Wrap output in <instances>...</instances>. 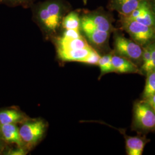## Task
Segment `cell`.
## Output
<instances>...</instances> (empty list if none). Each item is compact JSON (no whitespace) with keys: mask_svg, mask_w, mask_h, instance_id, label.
<instances>
[{"mask_svg":"<svg viewBox=\"0 0 155 155\" xmlns=\"http://www.w3.org/2000/svg\"><path fill=\"white\" fill-rule=\"evenodd\" d=\"M31 8L34 21L45 33L52 35L61 27L63 18L72 7L67 0H44L35 2Z\"/></svg>","mask_w":155,"mask_h":155,"instance_id":"cell-1","label":"cell"},{"mask_svg":"<svg viewBox=\"0 0 155 155\" xmlns=\"http://www.w3.org/2000/svg\"><path fill=\"white\" fill-rule=\"evenodd\" d=\"M133 111L134 130L140 132L155 131V111L147 100L136 101Z\"/></svg>","mask_w":155,"mask_h":155,"instance_id":"cell-2","label":"cell"},{"mask_svg":"<svg viewBox=\"0 0 155 155\" xmlns=\"http://www.w3.org/2000/svg\"><path fill=\"white\" fill-rule=\"evenodd\" d=\"M122 28L126 31L133 41L142 47L155 40V29L150 28L137 22L121 17Z\"/></svg>","mask_w":155,"mask_h":155,"instance_id":"cell-3","label":"cell"},{"mask_svg":"<svg viewBox=\"0 0 155 155\" xmlns=\"http://www.w3.org/2000/svg\"><path fill=\"white\" fill-rule=\"evenodd\" d=\"M93 28L111 33L113 27L109 15L103 10L84 12L81 15V30Z\"/></svg>","mask_w":155,"mask_h":155,"instance_id":"cell-4","label":"cell"},{"mask_svg":"<svg viewBox=\"0 0 155 155\" xmlns=\"http://www.w3.org/2000/svg\"><path fill=\"white\" fill-rule=\"evenodd\" d=\"M46 125L41 120L25 121L19 128V133L23 145L31 148L42 138L45 130Z\"/></svg>","mask_w":155,"mask_h":155,"instance_id":"cell-5","label":"cell"},{"mask_svg":"<svg viewBox=\"0 0 155 155\" xmlns=\"http://www.w3.org/2000/svg\"><path fill=\"white\" fill-rule=\"evenodd\" d=\"M114 44L117 55L126 58L131 61H141L143 47L133 40L127 39L121 35L116 34Z\"/></svg>","mask_w":155,"mask_h":155,"instance_id":"cell-6","label":"cell"},{"mask_svg":"<svg viewBox=\"0 0 155 155\" xmlns=\"http://www.w3.org/2000/svg\"><path fill=\"white\" fill-rule=\"evenodd\" d=\"M146 0H109L108 8L117 12L121 17H127Z\"/></svg>","mask_w":155,"mask_h":155,"instance_id":"cell-7","label":"cell"},{"mask_svg":"<svg viewBox=\"0 0 155 155\" xmlns=\"http://www.w3.org/2000/svg\"><path fill=\"white\" fill-rule=\"evenodd\" d=\"M122 134L125 140V148L127 155H142L144 147L147 143L150 141L145 136H130L126 133Z\"/></svg>","mask_w":155,"mask_h":155,"instance_id":"cell-8","label":"cell"},{"mask_svg":"<svg viewBox=\"0 0 155 155\" xmlns=\"http://www.w3.org/2000/svg\"><path fill=\"white\" fill-rule=\"evenodd\" d=\"M111 62L114 72L117 73H140L141 71L133 61L121 56L112 55Z\"/></svg>","mask_w":155,"mask_h":155,"instance_id":"cell-9","label":"cell"},{"mask_svg":"<svg viewBox=\"0 0 155 155\" xmlns=\"http://www.w3.org/2000/svg\"><path fill=\"white\" fill-rule=\"evenodd\" d=\"M0 135L6 143L15 144L21 147L24 146L16 124L0 125Z\"/></svg>","mask_w":155,"mask_h":155,"instance_id":"cell-10","label":"cell"},{"mask_svg":"<svg viewBox=\"0 0 155 155\" xmlns=\"http://www.w3.org/2000/svg\"><path fill=\"white\" fill-rule=\"evenodd\" d=\"M57 51H68L85 48L90 47L83 36L76 39H64L61 37L56 39Z\"/></svg>","mask_w":155,"mask_h":155,"instance_id":"cell-11","label":"cell"},{"mask_svg":"<svg viewBox=\"0 0 155 155\" xmlns=\"http://www.w3.org/2000/svg\"><path fill=\"white\" fill-rule=\"evenodd\" d=\"M94 49L91 47L78 50L57 51L59 57L64 61L82 62L93 52Z\"/></svg>","mask_w":155,"mask_h":155,"instance_id":"cell-12","label":"cell"},{"mask_svg":"<svg viewBox=\"0 0 155 155\" xmlns=\"http://www.w3.org/2000/svg\"><path fill=\"white\" fill-rule=\"evenodd\" d=\"M25 116L22 112L15 108L0 110V125L22 123L25 121Z\"/></svg>","mask_w":155,"mask_h":155,"instance_id":"cell-13","label":"cell"},{"mask_svg":"<svg viewBox=\"0 0 155 155\" xmlns=\"http://www.w3.org/2000/svg\"><path fill=\"white\" fill-rule=\"evenodd\" d=\"M81 30L84 33L89 41L97 47L103 46L105 45L109 40L110 34L109 32L101 31L93 28H87Z\"/></svg>","mask_w":155,"mask_h":155,"instance_id":"cell-14","label":"cell"},{"mask_svg":"<svg viewBox=\"0 0 155 155\" xmlns=\"http://www.w3.org/2000/svg\"><path fill=\"white\" fill-rule=\"evenodd\" d=\"M61 27L64 29L81 30V12L79 11L69 12L63 18Z\"/></svg>","mask_w":155,"mask_h":155,"instance_id":"cell-15","label":"cell"},{"mask_svg":"<svg viewBox=\"0 0 155 155\" xmlns=\"http://www.w3.org/2000/svg\"><path fill=\"white\" fill-rule=\"evenodd\" d=\"M147 78L142 97L143 100H148L155 93V69L146 73Z\"/></svg>","mask_w":155,"mask_h":155,"instance_id":"cell-16","label":"cell"},{"mask_svg":"<svg viewBox=\"0 0 155 155\" xmlns=\"http://www.w3.org/2000/svg\"><path fill=\"white\" fill-rule=\"evenodd\" d=\"M134 20L150 28L155 29V13L150 5L140 16L134 19Z\"/></svg>","mask_w":155,"mask_h":155,"instance_id":"cell-17","label":"cell"},{"mask_svg":"<svg viewBox=\"0 0 155 155\" xmlns=\"http://www.w3.org/2000/svg\"><path fill=\"white\" fill-rule=\"evenodd\" d=\"M111 54L101 56L98 65L101 70V75H102L108 72H114L111 62Z\"/></svg>","mask_w":155,"mask_h":155,"instance_id":"cell-18","label":"cell"},{"mask_svg":"<svg viewBox=\"0 0 155 155\" xmlns=\"http://www.w3.org/2000/svg\"><path fill=\"white\" fill-rule=\"evenodd\" d=\"M38 0H0V5H5L9 7L22 6L24 8L31 7Z\"/></svg>","mask_w":155,"mask_h":155,"instance_id":"cell-19","label":"cell"},{"mask_svg":"<svg viewBox=\"0 0 155 155\" xmlns=\"http://www.w3.org/2000/svg\"><path fill=\"white\" fill-rule=\"evenodd\" d=\"M100 58L101 56L99 55V54L95 50H94L86 58H85L82 61V63L91 65H98Z\"/></svg>","mask_w":155,"mask_h":155,"instance_id":"cell-20","label":"cell"},{"mask_svg":"<svg viewBox=\"0 0 155 155\" xmlns=\"http://www.w3.org/2000/svg\"><path fill=\"white\" fill-rule=\"evenodd\" d=\"M81 30L78 29H64V31L61 36L64 39H76L82 37Z\"/></svg>","mask_w":155,"mask_h":155,"instance_id":"cell-21","label":"cell"},{"mask_svg":"<svg viewBox=\"0 0 155 155\" xmlns=\"http://www.w3.org/2000/svg\"><path fill=\"white\" fill-rule=\"evenodd\" d=\"M153 69H155V40L153 43V49H152V54H151V58H150V63L148 65V66L147 67V68H145L144 73L146 74L147 72L150 71L152 70H153Z\"/></svg>","mask_w":155,"mask_h":155,"instance_id":"cell-22","label":"cell"},{"mask_svg":"<svg viewBox=\"0 0 155 155\" xmlns=\"http://www.w3.org/2000/svg\"><path fill=\"white\" fill-rule=\"evenodd\" d=\"M5 154L8 155H24L26 154V152L23 147H18L17 148L9 150Z\"/></svg>","mask_w":155,"mask_h":155,"instance_id":"cell-23","label":"cell"},{"mask_svg":"<svg viewBox=\"0 0 155 155\" xmlns=\"http://www.w3.org/2000/svg\"><path fill=\"white\" fill-rule=\"evenodd\" d=\"M147 101L149 102L150 106L153 107V109H154L155 111V93L152 95L150 98H148Z\"/></svg>","mask_w":155,"mask_h":155,"instance_id":"cell-24","label":"cell"},{"mask_svg":"<svg viewBox=\"0 0 155 155\" xmlns=\"http://www.w3.org/2000/svg\"><path fill=\"white\" fill-rule=\"evenodd\" d=\"M6 142L2 139L1 135H0V153H2L3 151L5 148Z\"/></svg>","mask_w":155,"mask_h":155,"instance_id":"cell-25","label":"cell"},{"mask_svg":"<svg viewBox=\"0 0 155 155\" xmlns=\"http://www.w3.org/2000/svg\"><path fill=\"white\" fill-rule=\"evenodd\" d=\"M148 1L150 2V5L152 10L155 13V0H148Z\"/></svg>","mask_w":155,"mask_h":155,"instance_id":"cell-26","label":"cell"},{"mask_svg":"<svg viewBox=\"0 0 155 155\" xmlns=\"http://www.w3.org/2000/svg\"><path fill=\"white\" fill-rule=\"evenodd\" d=\"M83 1V3L84 5H86L87 4V0H82Z\"/></svg>","mask_w":155,"mask_h":155,"instance_id":"cell-27","label":"cell"}]
</instances>
